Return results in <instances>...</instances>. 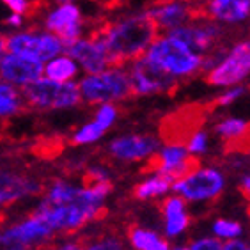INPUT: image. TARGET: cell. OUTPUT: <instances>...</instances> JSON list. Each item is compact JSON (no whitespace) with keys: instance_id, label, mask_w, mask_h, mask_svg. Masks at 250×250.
<instances>
[{"instance_id":"26","label":"cell","mask_w":250,"mask_h":250,"mask_svg":"<svg viewBox=\"0 0 250 250\" xmlns=\"http://www.w3.org/2000/svg\"><path fill=\"white\" fill-rule=\"evenodd\" d=\"M241 224L236 220H226V218H220L213 224V232L218 236V238H224V240H234L241 234Z\"/></svg>"},{"instance_id":"34","label":"cell","mask_w":250,"mask_h":250,"mask_svg":"<svg viewBox=\"0 0 250 250\" xmlns=\"http://www.w3.org/2000/svg\"><path fill=\"white\" fill-rule=\"evenodd\" d=\"M21 21H23V20H21V16H20V15H11L9 18L4 20V23L11 25V27H20V25H21Z\"/></svg>"},{"instance_id":"17","label":"cell","mask_w":250,"mask_h":250,"mask_svg":"<svg viewBox=\"0 0 250 250\" xmlns=\"http://www.w3.org/2000/svg\"><path fill=\"white\" fill-rule=\"evenodd\" d=\"M217 133L222 137V140H226L227 151L250 149V123L247 121L229 117L217 126Z\"/></svg>"},{"instance_id":"18","label":"cell","mask_w":250,"mask_h":250,"mask_svg":"<svg viewBox=\"0 0 250 250\" xmlns=\"http://www.w3.org/2000/svg\"><path fill=\"white\" fill-rule=\"evenodd\" d=\"M9 229L15 232V236L18 240H21L25 245H30V247L34 243H39V241H46L48 238H52L53 231H55L43 218H39L34 213H30L23 222H20V224L9 227Z\"/></svg>"},{"instance_id":"14","label":"cell","mask_w":250,"mask_h":250,"mask_svg":"<svg viewBox=\"0 0 250 250\" xmlns=\"http://www.w3.org/2000/svg\"><path fill=\"white\" fill-rule=\"evenodd\" d=\"M41 190L43 185L30 176L13 170H0V208L9 206L18 199L39 193Z\"/></svg>"},{"instance_id":"2","label":"cell","mask_w":250,"mask_h":250,"mask_svg":"<svg viewBox=\"0 0 250 250\" xmlns=\"http://www.w3.org/2000/svg\"><path fill=\"white\" fill-rule=\"evenodd\" d=\"M151 62L160 66L168 75L176 77H188L197 73L202 66V57L188 48L187 44L172 36L156 38L147 52L144 53Z\"/></svg>"},{"instance_id":"39","label":"cell","mask_w":250,"mask_h":250,"mask_svg":"<svg viewBox=\"0 0 250 250\" xmlns=\"http://www.w3.org/2000/svg\"><path fill=\"white\" fill-rule=\"evenodd\" d=\"M174 250H190V247H176Z\"/></svg>"},{"instance_id":"30","label":"cell","mask_w":250,"mask_h":250,"mask_svg":"<svg viewBox=\"0 0 250 250\" xmlns=\"http://www.w3.org/2000/svg\"><path fill=\"white\" fill-rule=\"evenodd\" d=\"M85 250H123V243L116 236H105V238L92 241Z\"/></svg>"},{"instance_id":"36","label":"cell","mask_w":250,"mask_h":250,"mask_svg":"<svg viewBox=\"0 0 250 250\" xmlns=\"http://www.w3.org/2000/svg\"><path fill=\"white\" fill-rule=\"evenodd\" d=\"M92 2H98V4L105 5V7H116V5H119L123 0H92Z\"/></svg>"},{"instance_id":"7","label":"cell","mask_w":250,"mask_h":250,"mask_svg":"<svg viewBox=\"0 0 250 250\" xmlns=\"http://www.w3.org/2000/svg\"><path fill=\"white\" fill-rule=\"evenodd\" d=\"M5 50L9 53H20L27 57L38 59V61H52L61 52H64V46L61 39L52 32L36 34V32H23L7 36Z\"/></svg>"},{"instance_id":"32","label":"cell","mask_w":250,"mask_h":250,"mask_svg":"<svg viewBox=\"0 0 250 250\" xmlns=\"http://www.w3.org/2000/svg\"><path fill=\"white\" fill-rule=\"evenodd\" d=\"M245 92V87H234V89H231V91H227L226 94H222V96H218V100L215 101V105L218 106H226V105H231L232 101H236L238 98L241 96Z\"/></svg>"},{"instance_id":"6","label":"cell","mask_w":250,"mask_h":250,"mask_svg":"<svg viewBox=\"0 0 250 250\" xmlns=\"http://www.w3.org/2000/svg\"><path fill=\"white\" fill-rule=\"evenodd\" d=\"M226 187V179L215 168H197L192 174L174 181L172 190L183 201L201 202L218 197Z\"/></svg>"},{"instance_id":"25","label":"cell","mask_w":250,"mask_h":250,"mask_svg":"<svg viewBox=\"0 0 250 250\" xmlns=\"http://www.w3.org/2000/svg\"><path fill=\"white\" fill-rule=\"evenodd\" d=\"M62 147H64L62 137H52V139H46V140H39L38 144L32 147V151L36 156L52 158V156H57L62 151Z\"/></svg>"},{"instance_id":"9","label":"cell","mask_w":250,"mask_h":250,"mask_svg":"<svg viewBox=\"0 0 250 250\" xmlns=\"http://www.w3.org/2000/svg\"><path fill=\"white\" fill-rule=\"evenodd\" d=\"M220 27L213 21H206L202 25H181V27H176V29L168 30V36L179 39L181 43H185L188 48L195 52L197 55L204 57L206 53H215L213 48L217 44L218 38H220Z\"/></svg>"},{"instance_id":"31","label":"cell","mask_w":250,"mask_h":250,"mask_svg":"<svg viewBox=\"0 0 250 250\" xmlns=\"http://www.w3.org/2000/svg\"><path fill=\"white\" fill-rule=\"evenodd\" d=\"M190 250H222V241L217 238H202V240L193 241Z\"/></svg>"},{"instance_id":"11","label":"cell","mask_w":250,"mask_h":250,"mask_svg":"<svg viewBox=\"0 0 250 250\" xmlns=\"http://www.w3.org/2000/svg\"><path fill=\"white\" fill-rule=\"evenodd\" d=\"M44 73V66L41 61L20 53L4 55L0 61V78L4 82L16 83V85H27L41 78Z\"/></svg>"},{"instance_id":"1","label":"cell","mask_w":250,"mask_h":250,"mask_svg":"<svg viewBox=\"0 0 250 250\" xmlns=\"http://www.w3.org/2000/svg\"><path fill=\"white\" fill-rule=\"evenodd\" d=\"M158 30L160 27L153 16L146 11L119 20L117 23L98 25L89 38L105 46L110 59V69H119L131 59L142 57L158 38Z\"/></svg>"},{"instance_id":"3","label":"cell","mask_w":250,"mask_h":250,"mask_svg":"<svg viewBox=\"0 0 250 250\" xmlns=\"http://www.w3.org/2000/svg\"><path fill=\"white\" fill-rule=\"evenodd\" d=\"M21 96L34 108L41 110H59L71 108L82 101V94L75 82H53L48 78H39L27 83L21 89Z\"/></svg>"},{"instance_id":"5","label":"cell","mask_w":250,"mask_h":250,"mask_svg":"<svg viewBox=\"0 0 250 250\" xmlns=\"http://www.w3.org/2000/svg\"><path fill=\"white\" fill-rule=\"evenodd\" d=\"M250 75V39L241 41L227 53L217 66L209 69L204 80L213 87H231Z\"/></svg>"},{"instance_id":"38","label":"cell","mask_w":250,"mask_h":250,"mask_svg":"<svg viewBox=\"0 0 250 250\" xmlns=\"http://www.w3.org/2000/svg\"><path fill=\"white\" fill-rule=\"evenodd\" d=\"M55 2H57L59 5H64V4H71L73 0H55Z\"/></svg>"},{"instance_id":"37","label":"cell","mask_w":250,"mask_h":250,"mask_svg":"<svg viewBox=\"0 0 250 250\" xmlns=\"http://www.w3.org/2000/svg\"><path fill=\"white\" fill-rule=\"evenodd\" d=\"M5 43H7V36H2V34H0V61L4 57V53L7 52V50H5Z\"/></svg>"},{"instance_id":"27","label":"cell","mask_w":250,"mask_h":250,"mask_svg":"<svg viewBox=\"0 0 250 250\" xmlns=\"http://www.w3.org/2000/svg\"><path fill=\"white\" fill-rule=\"evenodd\" d=\"M116 119H117V108L114 105H110V103H103V105L98 108L96 117H94V121H96L100 126H103L105 130H108V128L114 125Z\"/></svg>"},{"instance_id":"13","label":"cell","mask_w":250,"mask_h":250,"mask_svg":"<svg viewBox=\"0 0 250 250\" xmlns=\"http://www.w3.org/2000/svg\"><path fill=\"white\" fill-rule=\"evenodd\" d=\"M67 55L71 59H75L80 66L85 69L89 75H94V73L105 71L106 67H110V59H108V53H106L105 46L100 43V41H94V39L87 38V39H78L71 46L66 48Z\"/></svg>"},{"instance_id":"23","label":"cell","mask_w":250,"mask_h":250,"mask_svg":"<svg viewBox=\"0 0 250 250\" xmlns=\"http://www.w3.org/2000/svg\"><path fill=\"white\" fill-rule=\"evenodd\" d=\"M21 108V96L15 87L0 82V117L13 116Z\"/></svg>"},{"instance_id":"29","label":"cell","mask_w":250,"mask_h":250,"mask_svg":"<svg viewBox=\"0 0 250 250\" xmlns=\"http://www.w3.org/2000/svg\"><path fill=\"white\" fill-rule=\"evenodd\" d=\"M187 149L190 154H201L206 153L208 149V137L204 131H193L187 142Z\"/></svg>"},{"instance_id":"15","label":"cell","mask_w":250,"mask_h":250,"mask_svg":"<svg viewBox=\"0 0 250 250\" xmlns=\"http://www.w3.org/2000/svg\"><path fill=\"white\" fill-rule=\"evenodd\" d=\"M147 13L153 16L160 29L167 30L185 25L193 15L187 2H179V0H158Z\"/></svg>"},{"instance_id":"16","label":"cell","mask_w":250,"mask_h":250,"mask_svg":"<svg viewBox=\"0 0 250 250\" xmlns=\"http://www.w3.org/2000/svg\"><path fill=\"white\" fill-rule=\"evenodd\" d=\"M204 16L224 23H238L250 16V0H208Z\"/></svg>"},{"instance_id":"21","label":"cell","mask_w":250,"mask_h":250,"mask_svg":"<svg viewBox=\"0 0 250 250\" xmlns=\"http://www.w3.org/2000/svg\"><path fill=\"white\" fill-rule=\"evenodd\" d=\"M128 238L135 250H170L167 240L139 226H131L128 229Z\"/></svg>"},{"instance_id":"20","label":"cell","mask_w":250,"mask_h":250,"mask_svg":"<svg viewBox=\"0 0 250 250\" xmlns=\"http://www.w3.org/2000/svg\"><path fill=\"white\" fill-rule=\"evenodd\" d=\"M174 185V179L167 174H154L153 178L146 179L133 188V197L139 201H146L151 197H158L167 193Z\"/></svg>"},{"instance_id":"22","label":"cell","mask_w":250,"mask_h":250,"mask_svg":"<svg viewBox=\"0 0 250 250\" xmlns=\"http://www.w3.org/2000/svg\"><path fill=\"white\" fill-rule=\"evenodd\" d=\"M46 78L53 82H71L77 77L78 67L71 57H55L44 67Z\"/></svg>"},{"instance_id":"40","label":"cell","mask_w":250,"mask_h":250,"mask_svg":"<svg viewBox=\"0 0 250 250\" xmlns=\"http://www.w3.org/2000/svg\"><path fill=\"white\" fill-rule=\"evenodd\" d=\"M25 250H43V249H34V247H29V249H25Z\"/></svg>"},{"instance_id":"28","label":"cell","mask_w":250,"mask_h":250,"mask_svg":"<svg viewBox=\"0 0 250 250\" xmlns=\"http://www.w3.org/2000/svg\"><path fill=\"white\" fill-rule=\"evenodd\" d=\"M29 247L30 245H25L23 241L18 240L11 229L0 232V250H25Z\"/></svg>"},{"instance_id":"10","label":"cell","mask_w":250,"mask_h":250,"mask_svg":"<svg viewBox=\"0 0 250 250\" xmlns=\"http://www.w3.org/2000/svg\"><path fill=\"white\" fill-rule=\"evenodd\" d=\"M46 29L52 34H55L64 50L71 46L75 41L80 39L82 34V15L75 4L59 5L57 9L52 11L46 18Z\"/></svg>"},{"instance_id":"8","label":"cell","mask_w":250,"mask_h":250,"mask_svg":"<svg viewBox=\"0 0 250 250\" xmlns=\"http://www.w3.org/2000/svg\"><path fill=\"white\" fill-rule=\"evenodd\" d=\"M130 80L135 96L170 92L176 87V78L172 75H168L167 71H164L154 62H151L146 55L135 59L130 73Z\"/></svg>"},{"instance_id":"33","label":"cell","mask_w":250,"mask_h":250,"mask_svg":"<svg viewBox=\"0 0 250 250\" xmlns=\"http://www.w3.org/2000/svg\"><path fill=\"white\" fill-rule=\"evenodd\" d=\"M240 190L247 199H250V174L243 178V181H241V185H240Z\"/></svg>"},{"instance_id":"24","label":"cell","mask_w":250,"mask_h":250,"mask_svg":"<svg viewBox=\"0 0 250 250\" xmlns=\"http://www.w3.org/2000/svg\"><path fill=\"white\" fill-rule=\"evenodd\" d=\"M105 128L100 126L96 121H92L89 125H85L83 128L77 131V133L71 137V144L73 146H82V144H91V142H96L100 140L103 135H105Z\"/></svg>"},{"instance_id":"12","label":"cell","mask_w":250,"mask_h":250,"mask_svg":"<svg viewBox=\"0 0 250 250\" xmlns=\"http://www.w3.org/2000/svg\"><path fill=\"white\" fill-rule=\"evenodd\" d=\"M160 147V140L153 135H125L112 140L108 151L114 158L125 162H137V160L149 158Z\"/></svg>"},{"instance_id":"35","label":"cell","mask_w":250,"mask_h":250,"mask_svg":"<svg viewBox=\"0 0 250 250\" xmlns=\"http://www.w3.org/2000/svg\"><path fill=\"white\" fill-rule=\"evenodd\" d=\"M53 250H85L82 247V243L78 241V243H66V245H61L57 247V249H53Z\"/></svg>"},{"instance_id":"19","label":"cell","mask_w":250,"mask_h":250,"mask_svg":"<svg viewBox=\"0 0 250 250\" xmlns=\"http://www.w3.org/2000/svg\"><path fill=\"white\" fill-rule=\"evenodd\" d=\"M162 213L165 218V232L167 236L174 238V236L181 234L190 224V217L187 213V206L181 197H168L162 202Z\"/></svg>"},{"instance_id":"4","label":"cell","mask_w":250,"mask_h":250,"mask_svg":"<svg viewBox=\"0 0 250 250\" xmlns=\"http://www.w3.org/2000/svg\"><path fill=\"white\" fill-rule=\"evenodd\" d=\"M82 100L87 103H110L135 96L130 75L121 69H105L101 73L87 75L78 83Z\"/></svg>"},{"instance_id":"41","label":"cell","mask_w":250,"mask_h":250,"mask_svg":"<svg viewBox=\"0 0 250 250\" xmlns=\"http://www.w3.org/2000/svg\"><path fill=\"white\" fill-rule=\"evenodd\" d=\"M249 217H250V206H249Z\"/></svg>"}]
</instances>
